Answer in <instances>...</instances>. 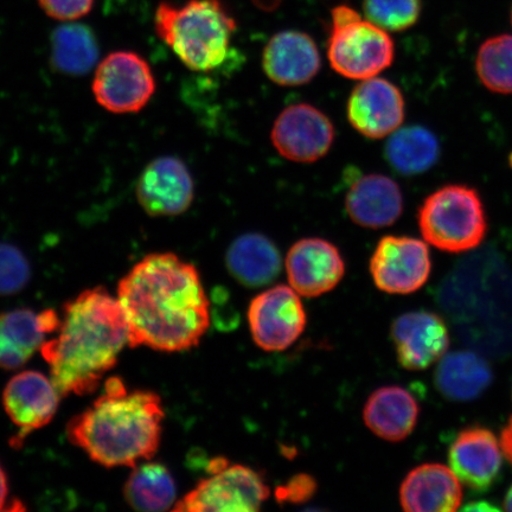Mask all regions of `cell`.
<instances>
[{
    "label": "cell",
    "mask_w": 512,
    "mask_h": 512,
    "mask_svg": "<svg viewBox=\"0 0 512 512\" xmlns=\"http://www.w3.org/2000/svg\"><path fill=\"white\" fill-rule=\"evenodd\" d=\"M176 496L171 472L163 464L150 460L134 466L124 485L126 503L138 511L172 510Z\"/></svg>",
    "instance_id": "d4e9b609"
},
{
    "label": "cell",
    "mask_w": 512,
    "mask_h": 512,
    "mask_svg": "<svg viewBox=\"0 0 512 512\" xmlns=\"http://www.w3.org/2000/svg\"><path fill=\"white\" fill-rule=\"evenodd\" d=\"M210 476L176 502L172 511L182 512H253L270 497V489L258 472L227 459L209 462Z\"/></svg>",
    "instance_id": "52a82bcc"
},
{
    "label": "cell",
    "mask_w": 512,
    "mask_h": 512,
    "mask_svg": "<svg viewBox=\"0 0 512 512\" xmlns=\"http://www.w3.org/2000/svg\"><path fill=\"white\" fill-rule=\"evenodd\" d=\"M95 0H38L48 17L60 22H75L91 14Z\"/></svg>",
    "instance_id": "4dcf8cb0"
},
{
    "label": "cell",
    "mask_w": 512,
    "mask_h": 512,
    "mask_svg": "<svg viewBox=\"0 0 512 512\" xmlns=\"http://www.w3.org/2000/svg\"><path fill=\"white\" fill-rule=\"evenodd\" d=\"M434 380L446 399L472 401L490 387L492 370L489 363L475 352H450L441 358Z\"/></svg>",
    "instance_id": "cb8c5ba5"
},
{
    "label": "cell",
    "mask_w": 512,
    "mask_h": 512,
    "mask_svg": "<svg viewBox=\"0 0 512 512\" xmlns=\"http://www.w3.org/2000/svg\"><path fill=\"white\" fill-rule=\"evenodd\" d=\"M30 278L31 267L27 256L9 243H0V297L22 292Z\"/></svg>",
    "instance_id": "f546056e"
},
{
    "label": "cell",
    "mask_w": 512,
    "mask_h": 512,
    "mask_svg": "<svg viewBox=\"0 0 512 512\" xmlns=\"http://www.w3.org/2000/svg\"><path fill=\"white\" fill-rule=\"evenodd\" d=\"M464 511H498L496 505L488 501L471 502L463 508Z\"/></svg>",
    "instance_id": "e575fe53"
},
{
    "label": "cell",
    "mask_w": 512,
    "mask_h": 512,
    "mask_svg": "<svg viewBox=\"0 0 512 512\" xmlns=\"http://www.w3.org/2000/svg\"><path fill=\"white\" fill-rule=\"evenodd\" d=\"M236 29L222 0L160 2L155 12L157 36L185 67L198 73L214 72L226 63Z\"/></svg>",
    "instance_id": "277c9868"
},
{
    "label": "cell",
    "mask_w": 512,
    "mask_h": 512,
    "mask_svg": "<svg viewBox=\"0 0 512 512\" xmlns=\"http://www.w3.org/2000/svg\"><path fill=\"white\" fill-rule=\"evenodd\" d=\"M272 144L294 163H315L331 149L335 127L326 115L309 104L292 105L279 114L271 132Z\"/></svg>",
    "instance_id": "8fae6325"
},
{
    "label": "cell",
    "mask_w": 512,
    "mask_h": 512,
    "mask_svg": "<svg viewBox=\"0 0 512 512\" xmlns=\"http://www.w3.org/2000/svg\"><path fill=\"white\" fill-rule=\"evenodd\" d=\"M390 335L398 361L407 370L430 368L450 347L443 318L428 311L409 312L396 318Z\"/></svg>",
    "instance_id": "2e32d148"
},
{
    "label": "cell",
    "mask_w": 512,
    "mask_h": 512,
    "mask_svg": "<svg viewBox=\"0 0 512 512\" xmlns=\"http://www.w3.org/2000/svg\"><path fill=\"white\" fill-rule=\"evenodd\" d=\"M430 249L409 236H384L370 260V273L380 291L411 294L427 283L431 274Z\"/></svg>",
    "instance_id": "30bf717a"
},
{
    "label": "cell",
    "mask_w": 512,
    "mask_h": 512,
    "mask_svg": "<svg viewBox=\"0 0 512 512\" xmlns=\"http://www.w3.org/2000/svg\"><path fill=\"white\" fill-rule=\"evenodd\" d=\"M24 510L22 503L10 497L8 476L0 464V511Z\"/></svg>",
    "instance_id": "d6a6232c"
},
{
    "label": "cell",
    "mask_w": 512,
    "mask_h": 512,
    "mask_svg": "<svg viewBox=\"0 0 512 512\" xmlns=\"http://www.w3.org/2000/svg\"><path fill=\"white\" fill-rule=\"evenodd\" d=\"M288 283L299 296L316 298L341 283L345 264L331 242L309 238L294 243L286 256Z\"/></svg>",
    "instance_id": "9a60e30c"
},
{
    "label": "cell",
    "mask_w": 512,
    "mask_h": 512,
    "mask_svg": "<svg viewBox=\"0 0 512 512\" xmlns=\"http://www.w3.org/2000/svg\"><path fill=\"white\" fill-rule=\"evenodd\" d=\"M157 88L150 63L134 51L119 50L98 64L92 91L98 104L113 114L138 113Z\"/></svg>",
    "instance_id": "ba28073f"
},
{
    "label": "cell",
    "mask_w": 512,
    "mask_h": 512,
    "mask_svg": "<svg viewBox=\"0 0 512 512\" xmlns=\"http://www.w3.org/2000/svg\"><path fill=\"white\" fill-rule=\"evenodd\" d=\"M253 341L265 351H284L302 336L306 312L291 286L278 285L256 296L248 313Z\"/></svg>",
    "instance_id": "9c48e42d"
},
{
    "label": "cell",
    "mask_w": 512,
    "mask_h": 512,
    "mask_svg": "<svg viewBox=\"0 0 512 512\" xmlns=\"http://www.w3.org/2000/svg\"><path fill=\"white\" fill-rule=\"evenodd\" d=\"M367 19L387 31H405L419 21L421 0H364Z\"/></svg>",
    "instance_id": "f1b7e54d"
},
{
    "label": "cell",
    "mask_w": 512,
    "mask_h": 512,
    "mask_svg": "<svg viewBox=\"0 0 512 512\" xmlns=\"http://www.w3.org/2000/svg\"><path fill=\"white\" fill-rule=\"evenodd\" d=\"M279 2L280 0H255V4L262 9L275 8Z\"/></svg>",
    "instance_id": "d590c367"
},
{
    "label": "cell",
    "mask_w": 512,
    "mask_h": 512,
    "mask_svg": "<svg viewBox=\"0 0 512 512\" xmlns=\"http://www.w3.org/2000/svg\"><path fill=\"white\" fill-rule=\"evenodd\" d=\"M232 277L249 288L273 283L281 272V255L277 246L259 233H248L235 239L226 256Z\"/></svg>",
    "instance_id": "603a6c76"
},
{
    "label": "cell",
    "mask_w": 512,
    "mask_h": 512,
    "mask_svg": "<svg viewBox=\"0 0 512 512\" xmlns=\"http://www.w3.org/2000/svg\"><path fill=\"white\" fill-rule=\"evenodd\" d=\"M451 467L424 464L403 480L400 503L408 512H453L463 501L462 484Z\"/></svg>",
    "instance_id": "ffe728a7"
},
{
    "label": "cell",
    "mask_w": 512,
    "mask_h": 512,
    "mask_svg": "<svg viewBox=\"0 0 512 512\" xmlns=\"http://www.w3.org/2000/svg\"><path fill=\"white\" fill-rule=\"evenodd\" d=\"M501 448L505 457L512 465V416L508 424L504 426L501 434Z\"/></svg>",
    "instance_id": "836d02e7"
},
{
    "label": "cell",
    "mask_w": 512,
    "mask_h": 512,
    "mask_svg": "<svg viewBox=\"0 0 512 512\" xmlns=\"http://www.w3.org/2000/svg\"><path fill=\"white\" fill-rule=\"evenodd\" d=\"M162 398L151 390H128L112 376L104 393L67 425V437L93 462L133 467L155 457L162 439Z\"/></svg>",
    "instance_id": "3957f363"
},
{
    "label": "cell",
    "mask_w": 512,
    "mask_h": 512,
    "mask_svg": "<svg viewBox=\"0 0 512 512\" xmlns=\"http://www.w3.org/2000/svg\"><path fill=\"white\" fill-rule=\"evenodd\" d=\"M61 317L47 309L35 312L17 309L0 312V369L17 370L27 364L44 337L59 330Z\"/></svg>",
    "instance_id": "ac0fdd59"
},
{
    "label": "cell",
    "mask_w": 512,
    "mask_h": 512,
    "mask_svg": "<svg viewBox=\"0 0 512 512\" xmlns=\"http://www.w3.org/2000/svg\"><path fill=\"white\" fill-rule=\"evenodd\" d=\"M136 196L147 215L178 216L194 201L195 185L181 159L164 156L146 165L137 182Z\"/></svg>",
    "instance_id": "4fadbf2b"
},
{
    "label": "cell",
    "mask_w": 512,
    "mask_h": 512,
    "mask_svg": "<svg viewBox=\"0 0 512 512\" xmlns=\"http://www.w3.org/2000/svg\"><path fill=\"white\" fill-rule=\"evenodd\" d=\"M476 70L483 85L497 94H512V35L489 38L480 47Z\"/></svg>",
    "instance_id": "83f0119b"
},
{
    "label": "cell",
    "mask_w": 512,
    "mask_h": 512,
    "mask_svg": "<svg viewBox=\"0 0 512 512\" xmlns=\"http://www.w3.org/2000/svg\"><path fill=\"white\" fill-rule=\"evenodd\" d=\"M345 209L351 221L362 228L392 226L403 211L399 184L392 178L377 174L358 178L345 197Z\"/></svg>",
    "instance_id": "44dd1931"
},
{
    "label": "cell",
    "mask_w": 512,
    "mask_h": 512,
    "mask_svg": "<svg viewBox=\"0 0 512 512\" xmlns=\"http://www.w3.org/2000/svg\"><path fill=\"white\" fill-rule=\"evenodd\" d=\"M128 329L117 297L105 287L83 291L64 304L57 336L41 354L61 396L89 395L117 366Z\"/></svg>",
    "instance_id": "7a4b0ae2"
},
{
    "label": "cell",
    "mask_w": 512,
    "mask_h": 512,
    "mask_svg": "<svg viewBox=\"0 0 512 512\" xmlns=\"http://www.w3.org/2000/svg\"><path fill=\"white\" fill-rule=\"evenodd\" d=\"M419 227L431 246L448 253L471 251L488 232L477 190L452 184L434 191L419 209Z\"/></svg>",
    "instance_id": "5b68a950"
},
{
    "label": "cell",
    "mask_w": 512,
    "mask_h": 512,
    "mask_svg": "<svg viewBox=\"0 0 512 512\" xmlns=\"http://www.w3.org/2000/svg\"><path fill=\"white\" fill-rule=\"evenodd\" d=\"M419 403L399 386L375 390L363 409V420L376 437L398 443L412 434L419 418Z\"/></svg>",
    "instance_id": "7402d4cb"
},
{
    "label": "cell",
    "mask_w": 512,
    "mask_h": 512,
    "mask_svg": "<svg viewBox=\"0 0 512 512\" xmlns=\"http://www.w3.org/2000/svg\"><path fill=\"white\" fill-rule=\"evenodd\" d=\"M347 114L351 126L362 136L386 138L405 120V99L394 83L375 76L352 89Z\"/></svg>",
    "instance_id": "5bb4252c"
},
{
    "label": "cell",
    "mask_w": 512,
    "mask_h": 512,
    "mask_svg": "<svg viewBox=\"0 0 512 512\" xmlns=\"http://www.w3.org/2000/svg\"><path fill=\"white\" fill-rule=\"evenodd\" d=\"M320 55L315 41L302 31L278 32L266 44L262 68L267 78L283 87L306 85L318 74Z\"/></svg>",
    "instance_id": "d6986e66"
},
{
    "label": "cell",
    "mask_w": 512,
    "mask_h": 512,
    "mask_svg": "<svg viewBox=\"0 0 512 512\" xmlns=\"http://www.w3.org/2000/svg\"><path fill=\"white\" fill-rule=\"evenodd\" d=\"M317 489L316 480L309 475H298L291 478L277 491L279 501L290 503L305 502L315 494Z\"/></svg>",
    "instance_id": "1f68e13d"
},
{
    "label": "cell",
    "mask_w": 512,
    "mask_h": 512,
    "mask_svg": "<svg viewBox=\"0 0 512 512\" xmlns=\"http://www.w3.org/2000/svg\"><path fill=\"white\" fill-rule=\"evenodd\" d=\"M117 298L131 348L181 352L210 326V303L197 268L175 253H152L119 281Z\"/></svg>",
    "instance_id": "6da1fadb"
},
{
    "label": "cell",
    "mask_w": 512,
    "mask_h": 512,
    "mask_svg": "<svg viewBox=\"0 0 512 512\" xmlns=\"http://www.w3.org/2000/svg\"><path fill=\"white\" fill-rule=\"evenodd\" d=\"M451 470L460 482L475 491H486L502 470V448L495 434L483 427L465 428L448 451Z\"/></svg>",
    "instance_id": "e0dca14e"
},
{
    "label": "cell",
    "mask_w": 512,
    "mask_h": 512,
    "mask_svg": "<svg viewBox=\"0 0 512 512\" xmlns=\"http://www.w3.org/2000/svg\"><path fill=\"white\" fill-rule=\"evenodd\" d=\"M504 509L507 511H512V485L509 491L507 492V496H505Z\"/></svg>",
    "instance_id": "8d00e7d4"
},
{
    "label": "cell",
    "mask_w": 512,
    "mask_h": 512,
    "mask_svg": "<svg viewBox=\"0 0 512 512\" xmlns=\"http://www.w3.org/2000/svg\"><path fill=\"white\" fill-rule=\"evenodd\" d=\"M99 57L94 32L83 24L68 23L56 28L51 36V62L60 72L83 75Z\"/></svg>",
    "instance_id": "4316f807"
},
{
    "label": "cell",
    "mask_w": 512,
    "mask_h": 512,
    "mask_svg": "<svg viewBox=\"0 0 512 512\" xmlns=\"http://www.w3.org/2000/svg\"><path fill=\"white\" fill-rule=\"evenodd\" d=\"M511 22H512V17H511Z\"/></svg>",
    "instance_id": "74e56055"
},
{
    "label": "cell",
    "mask_w": 512,
    "mask_h": 512,
    "mask_svg": "<svg viewBox=\"0 0 512 512\" xmlns=\"http://www.w3.org/2000/svg\"><path fill=\"white\" fill-rule=\"evenodd\" d=\"M61 394L53 380L35 370L18 373L6 383L3 406L18 433L11 445L21 447L25 438L46 427L55 418Z\"/></svg>",
    "instance_id": "7c38bea8"
},
{
    "label": "cell",
    "mask_w": 512,
    "mask_h": 512,
    "mask_svg": "<svg viewBox=\"0 0 512 512\" xmlns=\"http://www.w3.org/2000/svg\"><path fill=\"white\" fill-rule=\"evenodd\" d=\"M331 16L328 60L336 73L362 81L375 78L392 66L395 46L387 30L362 19L349 6H337Z\"/></svg>",
    "instance_id": "8992f818"
},
{
    "label": "cell",
    "mask_w": 512,
    "mask_h": 512,
    "mask_svg": "<svg viewBox=\"0 0 512 512\" xmlns=\"http://www.w3.org/2000/svg\"><path fill=\"white\" fill-rule=\"evenodd\" d=\"M386 156L399 174L419 175L438 162L440 145L437 137L427 128L409 126L390 134Z\"/></svg>",
    "instance_id": "484cf974"
}]
</instances>
